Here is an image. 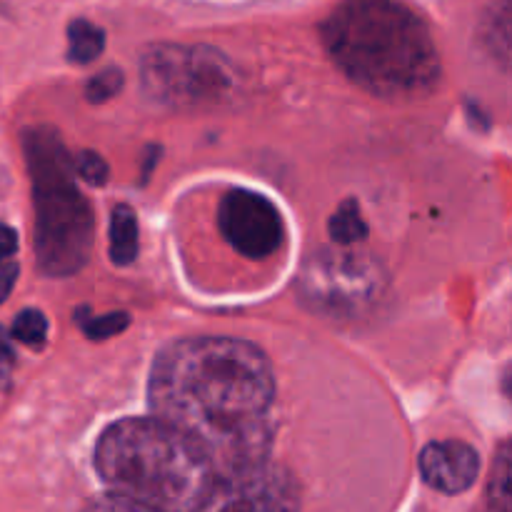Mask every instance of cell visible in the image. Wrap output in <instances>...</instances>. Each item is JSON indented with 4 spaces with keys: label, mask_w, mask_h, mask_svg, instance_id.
I'll list each match as a JSON object with an SVG mask.
<instances>
[{
    "label": "cell",
    "mask_w": 512,
    "mask_h": 512,
    "mask_svg": "<svg viewBox=\"0 0 512 512\" xmlns=\"http://www.w3.org/2000/svg\"><path fill=\"white\" fill-rule=\"evenodd\" d=\"M123 83L125 78L118 68H105L88 80V85H85V98H88L90 103H105V100H110L113 95L120 93Z\"/></svg>",
    "instance_id": "ac0fdd59"
},
{
    "label": "cell",
    "mask_w": 512,
    "mask_h": 512,
    "mask_svg": "<svg viewBox=\"0 0 512 512\" xmlns=\"http://www.w3.org/2000/svg\"><path fill=\"white\" fill-rule=\"evenodd\" d=\"M488 503L500 512H508L512 508V460L508 443L500 448L498 458H495L493 478L488 485Z\"/></svg>",
    "instance_id": "5bb4252c"
},
{
    "label": "cell",
    "mask_w": 512,
    "mask_h": 512,
    "mask_svg": "<svg viewBox=\"0 0 512 512\" xmlns=\"http://www.w3.org/2000/svg\"><path fill=\"white\" fill-rule=\"evenodd\" d=\"M78 323L90 340H105L123 333V330L130 325V315L123 313V310H115V313H105V315H93L85 308H80Z\"/></svg>",
    "instance_id": "9a60e30c"
},
{
    "label": "cell",
    "mask_w": 512,
    "mask_h": 512,
    "mask_svg": "<svg viewBox=\"0 0 512 512\" xmlns=\"http://www.w3.org/2000/svg\"><path fill=\"white\" fill-rule=\"evenodd\" d=\"M105 33L90 20L78 18L68 25V60L75 65H88L103 53Z\"/></svg>",
    "instance_id": "8fae6325"
},
{
    "label": "cell",
    "mask_w": 512,
    "mask_h": 512,
    "mask_svg": "<svg viewBox=\"0 0 512 512\" xmlns=\"http://www.w3.org/2000/svg\"><path fill=\"white\" fill-rule=\"evenodd\" d=\"M145 95L168 108H200L228 98L235 88L233 63L208 45L160 43L143 53Z\"/></svg>",
    "instance_id": "5b68a950"
},
{
    "label": "cell",
    "mask_w": 512,
    "mask_h": 512,
    "mask_svg": "<svg viewBox=\"0 0 512 512\" xmlns=\"http://www.w3.org/2000/svg\"><path fill=\"white\" fill-rule=\"evenodd\" d=\"M18 253V233L10 225L0 223V263Z\"/></svg>",
    "instance_id": "ffe728a7"
},
{
    "label": "cell",
    "mask_w": 512,
    "mask_h": 512,
    "mask_svg": "<svg viewBox=\"0 0 512 512\" xmlns=\"http://www.w3.org/2000/svg\"><path fill=\"white\" fill-rule=\"evenodd\" d=\"M18 280V265L15 263H0V303L8 300V295L13 293V285Z\"/></svg>",
    "instance_id": "44dd1931"
},
{
    "label": "cell",
    "mask_w": 512,
    "mask_h": 512,
    "mask_svg": "<svg viewBox=\"0 0 512 512\" xmlns=\"http://www.w3.org/2000/svg\"><path fill=\"white\" fill-rule=\"evenodd\" d=\"M153 415L183 433L213 465L215 478L263 463L275 400L273 365L235 338H185L150 370Z\"/></svg>",
    "instance_id": "6da1fadb"
},
{
    "label": "cell",
    "mask_w": 512,
    "mask_h": 512,
    "mask_svg": "<svg viewBox=\"0 0 512 512\" xmlns=\"http://www.w3.org/2000/svg\"><path fill=\"white\" fill-rule=\"evenodd\" d=\"M70 160H73V170L78 178H83L88 185H95V188L105 185L110 170L103 155L93 153V150H80L78 155H70Z\"/></svg>",
    "instance_id": "e0dca14e"
},
{
    "label": "cell",
    "mask_w": 512,
    "mask_h": 512,
    "mask_svg": "<svg viewBox=\"0 0 512 512\" xmlns=\"http://www.w3.org/2000/svg\"><path fill=\"white\" fill-rule=\"evenodd\" d=\"M328 228L330 238H333L335 245H340V248H350V245L368 238V225H365L363 215H360L358 200H345V203L333 213Z\"/></svg>",
    "instance_id": "4fadbf2b"
},
{
    "label": "cell",
    "mask_w": 512,
    "mask_h": 512,
    "mask_svg": "<svg viewBox=\"0 0 512 512\" xmlns=\"http://www.w3.org/2000/svg\"><path fill=\"white\" fill-rule=\"evenodd\" d=\"M155 163H158V148H155V150H150L148 160H145V165H143V183H145V180L150 178V170L155 168Z\"/></svg>",
    "instance_id": "7402d4cb"
},
{
    "label": "cell",
    "mask_w": 512,
    "mask_h": 512,
    "mask_svg": "<svg viewBox=\"0 0 512 512\" xmlns=\"http://www.w3.org/2000/svg\"><path fill=\"white\" fill-rule=\"evenodd\" d=\"M218 228L223 238L250 260H265L285 240V220L265 195L255 190H230L218 205Z\"/></svg>",
    "instance_id": "52a82bcc"
},
{
    "label": "cell",
    "mask_w": 512,
    "mask_h": 512,
    "mask_svg": "<svg viewBox=\"0 0 512 512\" xmlns=\"http://www.w3.org/2000/svg\"><path fill=\"white\" fill-rule=\"evenodd\" d=\"M483 43L493 58L503 65L510 63V0H498L483 23Z\"/></svg>",
    "instance_id": "7c38bea8"
},
{
    "label": "cell",
    "mask_w": 512,
    "mask_h": 512,
    "mask_svg": "<svg viewBox=\"0 0 512 512\" xmlns=\"http://www.w3.org/2000/svg\"><path fill=\"white\" fill-rule=\"evenodd\" d=\"M298 505L295 480L263 460L215 478L203 510H293Z\"/></svg>",
    "instance_id": "ba28073f"
},
{
    "label": "cell",
    "mask_w": 512,
    "mask_h": 512,
    "mask_svg": "<svg viewBox=\"0 0 512 512\" xmlns=\"http://www.w3.org/2000/svg\"><path fill=\"white\" fill-rule=\"evenodd\" d=\"M13 365H15V355H13V348H10L8 333L0 328V390L10 388V378H13Z\"/></svg>",
    "instance_id": "d6986e66"
},
{
    "label": "cell",
    "mask_w": 512,
    "mask_h": 512,
    "mask_svg": "<svg viewBox=\"0 0 512 512\" xmlns=\"http://www.w3.org/2000/svg\"><path fill=\"white\" fill-rule=\"evenodd\" d=\"M320 33L335 65L378 98L413 100L438 85L433 33L400 0H343Z\"/></svg>",
    "instance_id": "7a4b0ae2"
},
{
    "label": "cell",
    "mask_w": 512,
    "mask_h": 512,
    "mask_svg": "<svg viewBox=\"0 0 512 512\" xmlns=\"http://www.w3.org/2000/svg\"><path fill=\"white\" fill-rule=\"evenodd\" d=\"M10 335L28 348H43L48 340V318L35 308L20 310L18 318L13 320Z\"/></svg>",
    "instance_id": "2e32d148"
},
{
    "label": "cell",
    "mask_w": 512,
    "mask_h": 512,
    "mask_svg": "<svg viewBox=\"0 0 512 512\" xmlns=\"http://www.w3.org/2000/svg\"><path fill=\"white\" fill-rule=\"evenodd\" d=\"M295 288L315 313L353 318L378 303L388 273L373 255L320 248L303 263Z\"/></svg>",
    "instance_id": "8992f818"
},
{
    "label": "cell",
    "mask_w": 512,
    "mask_h": 512,
    "mask_svg": "<svg viewBox=\"0 0 512 512\" xmlns=\"http://www.w3.org/2000/svg\"><path fill=\"white\" fill-rule=\"evenodd\" d=\"M33 183L35 253L45 275H73L93 250V210L73 180V160L53 128L23 135Z\"/></svg>",
    "instance_id": "277c9868"
},
{
    "label": "cell",
    "mask_w": 512,
    "mask_h": 512,
    "mask_svg": "<svg viewBox=\"0 0 512 512\" xmlns=\"http://www.w3.org/2000/svg\"><path fill=\"white\" fill-rule=\"evenodd\" d=\"M425 483L443 495H460L473 488L480 473V455L463 440H435L420 453Z\"/></svg>",
    "instance_id": "9c48e42d"
},
{
    "label": "cell",
    "mask_w": 512,
    "mask_h": 512,
    "mask_svg": "<svg viewBox=\"0 0 512 512\" xmlns=\"http://www.w3.org/2000/svg\"><path fill=\"white\" fill-rule=\"evenodd\" d=\"M138 248V215L130 205H115L110 213V260L115 265H130L138 258Z\"/></svg>",
    "instance_id": "30bf717a"
},
{
    "label": "cell",
    "mask_w": 512,
    "mask_h": 512,
    "mask_svg": "<svg viewBox=\"0 0 512 512\" xmlns=\"http://www.w3.org/2000/svg\"><path fill=\"white\" fill-rule=\"evenodd\" d=\"M95 470L108 508L203 510L215 485L208 458L155 415L110 425L95 445Z\"/></svg>",
    "instance_id": "3957f363"
}]
</instances>
